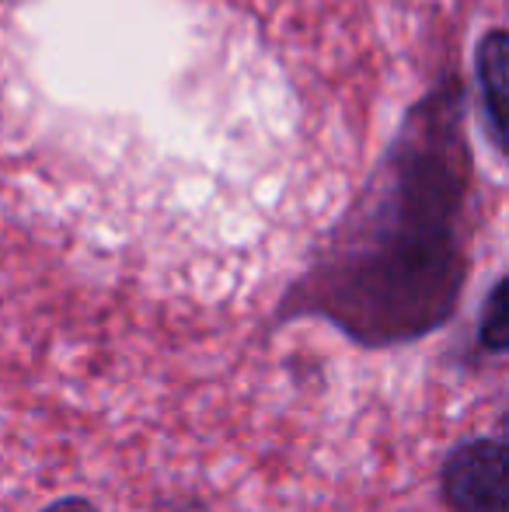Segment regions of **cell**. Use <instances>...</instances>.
Returning <instances> with one entry per match:
<instances>
[{"mask_svg":"<svg viewBox=\"0 0 509 512\" xmlns=\"http://www.w3.org/2000/svg\"><path fill=\"white\" fill-rule=\"evenodd\" d=\"M468 91L447 67L405 112L398 136L328 248L297 279L276 321L321 317L363 349L440 331L471 276Z\"/></svg>","mask_w":509,"mask_h":512,"instance_id":"cell-1","label":"cell"},{"mask_svg":"<svg viewBox=\"0 0 509 512\" xmlns=\"http://www.w3.org/2000/svg\"><path fill=\"white\" fill-rule=\"evenodd\" d=\"M440 492L450 512H506V439L471 436L447 453Z\"/></svg>","mask_w":509,"mask_h":512,"instance_id":"cell-2","label":"cell"},{"mask_svg":"<svg viewBox=\"0 0 509 512\" xmlns=\"http://www.w3.org/2000/svg\"><path fill=\"white\" fill-rule=\"evenodd\" d=\"M506 32L489 28L478 39L475 74H478V102L485 115V133L496 154H506Z\"/></svg>","mask_w":509,"mask_h":512,"instance_id":"cell-3","label":"cell"},{"mask_svg":"<svg viewBox=\"0 0 509 512\" xmlns=\"http://www.w3.org/2000/svg\"><path fill=\"white\" fill-rule=\"evenodd\" d=\"M478 352L485 356H503L506 352V276H499L492 283L489 297H485V310L478 317Z\"/></svg>","mask_w":509,"mask_h":512,"instance_id":"cell-4","label":"cell"},{"mask_svg":"<svg viewBox=\"0 0 509 512\" xmlns=\"http://www.w3.org/2000/svg\"><path fill=\"white\" fill-rule=\"evenodd\" d=\"M42 512H98L95 502L84 499V495H67V499H56L53 506H46Z\"/></svg>","mask_w":509,"mask_h":512,"instance_id":"cell-5","label":"cell"},{"mask_svg":"<svg viewBox=\"0 0 509 512\" xmlns=\"http://www.w3.org/2000/svg\"><path fill=\"white\" fill-rule=\"evenodd\" d=\"M175 512H206V509H199V502H175Z\"/></svg>","mask_w":509,"mask_h":512,"instance_id":"cell-6","label":"cell"}]
</instances>
